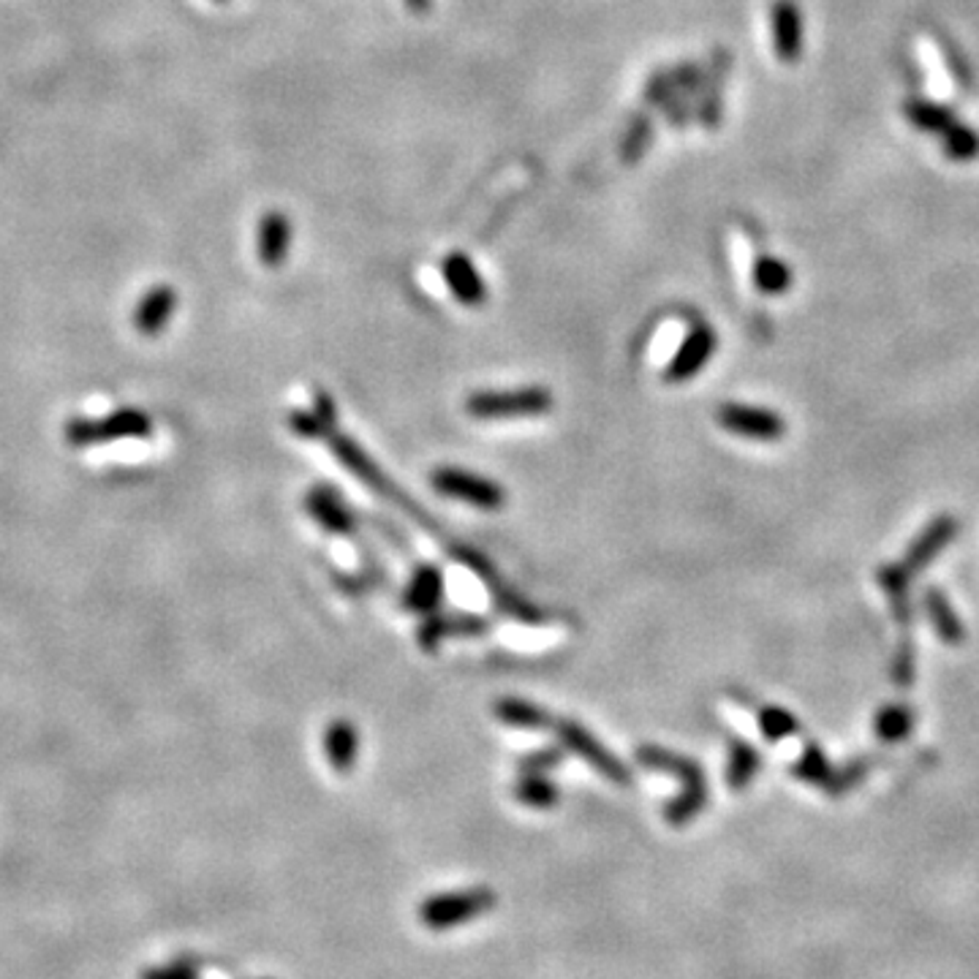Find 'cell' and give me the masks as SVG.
<instances>
[{
	"label": "cell",
	"instance_id": "cell-1",
	"mask_svg": "<svg viewBox=\"0 0 979 979\" xmlns=\"http://www.w3.org/2000/svg\"><path fill=\"white\" fill-rule=\"evenodd\" d=\"M637 762L648 770H658V773H669L681 779L683 784L681 794L669 800L667 809H664V819H667L673 828H683V824L692 822L694 816L702 814V809H705L707 803V786H705V773H702L697 762L658 746H639Z\"/></svg>",
	"mask_w": 979,
	"mask_h": 979
},
{
	"label": "cell",
	"instance_id": "cell-2",
	"mask_svg": "<svg viewBox=\"0 0 979 979\" xmlns=\"http://www.w3.org/2000/svg\"><path fill=\"white\" fill-rule=\"evenodd\" d=\"M498 898L490 887H468V890L435 892L420 903V922L428 931H452L468 926L488 911L496 909Z\"/></svg>",
	"mask_w": 979,
	"mask_h": 979
},
{
	"label": "cell",
	"instance_id": "cell-3",
	"mask_svg": "<svg viewBox=\"0 0 979 979\" xmlns=\"http://www.w3.org/2000/svg\"><path fill=\"white\" fill-rule=\"evenodd\" d=\"M552 409V395L547 386H517V390H484L473 392L466 400L471 420H531Z\"/></svg>",
	"mask_w": 979,
	"mask_h": 979
},
{
	"label": "cell",
	"instance_id": "cell-4",
	"mask_svg": "<svg viewBox=\"0 0 979 979\" xmlns=\"http://www.w3.org/2000/svg\"><path fill=\"white\" fill-rule=\"evenodd\" d=\"M66 441L71 447H96V443L147 439L153 433V420L141 409H115L101 420L90 417H71L63 428Z\"/></svg>",
	"mask_w": 979,
	"mask_h": 979
},
{
	"label": "cell",
	"instance_id": "cell-5",
	"mask_svg": "<svg viewBox=\"0 0 979 979\" xmlns=\"http://www.w3.org/2000/svg\"><path fill=\"white\" fill-rule=\"evenodd\" d=\"M430 484L435 492L452 501H463L468 507L482 509V512H501L507 507V490L490 477L466 471L458 466H441L430 473Z\"/></svg>",
	"mask_w": 979,
	"mask_h": 979
},
{
	"label": "cell",
	"instance_id": "cell-6",
	"mask_svg": "<svg viewBox=\"0 0 979 979\" xmlns=\"http://www.w3.org/2000/svg\"><path fill=\"white\" fill-rule=\"evenodd\" d=\"M556 732H558L560 746L588 762V765L594 767L596 773L605 775V779H609L613 784H618V786L632 784V770L626 767L624 762H620L618 756H615L607 746H601L599 737H596L594 732L585 730L582 724L569 722V718H566V722L556 724Z\"/></svg>",
	"mask_w": 979,
	"mask_h": 979
},
{
	"label": "cell",
	"instance_id": "cell-7",
	"mask_svg": "<svg viewBox=\"0 0 979 979\" xmlns=\"http://www.w3.org/2000/svg\"><path fill=\"white\" fill-rule=\"evenodd\" d=\"M718 424L724 430H730L737 439L748 441H781L786 433V420L781 414H775L773 409H762V405H746V403H724L716 414Z\"/></svg>",
	"mask_w": 979,
	"mask_h": 979
},
{
	"label": "cell",
	"instance_id": "cell-8",
	"mask_svg": "<svg viewBox=\"0 0 979 979\" xmlns=\"http://www.w3.org/2000/svg\"><path fill=\"white\" fill-rule=\"evenodd\" d=\"M716 332L707 324H697L686 335V341L681 343V349L675 351V356L669 360L667 371H664V381L667 384H683V381H692L694 375L702 373V368L711 362V356L716 354Z\"/></svg>",
	"mask_w": 979,
	"mask_h": 979
},
{
	"label": "cell",
	"instance_id": "cell-9",
	"mask_svg": "<svg viewBox=\"0 0 979 979\" xmlns=\"http://www.w3.org/2000/svg\"><path fill=\"white\" fill-rule=\"evenodd\" d=\"M305 509L326 533H335V537H354L356 533L354 512L346 507L341 492L330 488V484L311 488V492L305 496Z\"/></svg>",
	"mask_w": 979,
	"mask_h": 979
},
{
	"label": "cell",
	"instance_id": "cell-10",
	"mask_svg": "<svg viewBox=\"0 0 979 979\" xmlns=\"http://www.w3.org/2000/svg\"><path fill=\"white\" fill-rule=\"evenodd\" d=\"M288 251H292V221L286 213L267 211L256 226L258 262L270 270H278L286 264Z\"/></svg>",
	"mask_w": 979,
	"mask_h": 979
},
{
	"label": "cell",
	"instance_id": "cell-11",
	"mask_svg": "<svg viewBox=\"0 0 979 979\" xmlns=\"http://www.w3.org/2000/svg\"><path fill=\"white\" fill-rule=\"evenodd\" d=\"M958 528L960 526L956 522V517H950V515H941V517H936V520L928 522L926 531L911 541V547L907 550V558H903V564H901L903 569H907L909 575H920V571L926 569V566L931 564L936 556H941V552L947 550V545L956 539Z\"/></svg>",
	"mask_w": 979,
	"mask_h": 979
},
{
	"label": "cell",
	"instance_id": "cell-12",
	"mask_svg": "<svg viewBox=\"0 0 979 979\" xmlns=\"http://www.w3.org/2000/svg\"><path fill=\"white\" fill-rule=\"evenodd\" d=\"M441 273L443 281H447L449 292H452L463 305L479 307L484 300H488V286H484L482 273H479L477 264L471 262V256L454 251V254L443 258Z\"/></svg>",
	"mask_w": 979,
	"mask_h": 979
},
{
	"label": "cell",
	"instance_id": "cell-13",
	"mask_svg": "<svg viewBox=\"0 0 979 979\" xmlns=\"http://www.w3.org/2000/svg\"><path fill=\"white\" fill-rule=\"evenodd\" d=\"M443 588H447V580H443V571L439 566L420 564L403 590V607L409 609V613L424 615V618H428V615L439 613L443 594H447Z\"/></svg>",
	"mask_w": 979,
	"mask_h": 979
},
{
	"label": "cell",
	"instance_id": "cell-14",
	"mask_svg": "<svg viewBox=\"0 0 979 979\" xmlns=\"http://www.w3.org/2000/svg\"><path fill=\"white\" fill-rule=\"evenodd\" d=\"M177 292L166 283H158L150 292H145V297L139 300L137 311H134V326H137L139 335L156 337L166 330V324L172 322V316L177 313Z\"/></svg>",
	"mask_w": 979,
	"mask_h": 979
},
{
	"label": "cell",
	"instance_id": "cell-15",
	"mask_svg": "<svg viewBox=\"0 0 979 979\" xmlns=\"http://www.w3.org/2000/svg\"><path fill=\"white\" fill-rule=\"evenodd\" d=\"M490 629V624L477 615H441L433 613L424 618L420 626V645L424 650L439 648L447 637H473V634H484Z\"/></svg>",
	"mask_w": 979,
	"mask_h": 979
},
{
	"label": "cell",
	"instance_id": "cell-16",
	"mask_svg": "<svg viewBox=\"0 0 979 979\" xmlns=\"http://www.w3.org/2000/svg\"><path fill=\"white\" fill-rule=\"evenodd\" d=\"M773 47L786 63H794L803 52V17L794 0H779L773 6Z\"/></svg>",
	"mask_w": 979,
	"mask_h": 979
},
{
	"label": "cell",
	"instance_id": "cell-17",
	"mask_svg": "<svg viewBox=\"0 0 979 979\" xmlns=\"http://www.w3.org/2000/svg\"><path fill=\"white\" fill-rule=\"evenodd\" d=\"M324 754L330 767L335 773L346 775L354 770L356 756H360V732L349 718H335L324 730Z\"/></svg>",
	"mask_w": 979,
	"mask_h": 979
},
{
	"label": "cell",
	"instance_id": "cell-18",
	"mask_svg": "<svg viewBox=\"0 0 979 979\" xmlns=\"http://www.w3.org/2000/svg\"><path fill=\"white\" fill-rule=\"evenodd\" d=\"M492 713H496L498 722L515 726V730H547V726H552L550 713L528 699H515V697L498 699L496 705H492Z\"/></svg>",
	"mask_w": 979,
	"mask_h": 979
},
{
	"label": "cell",
	"instance_id": "cell-19",
	"mask_svg": "<svg viewBox=\"0 0 979 979\" xmlns=\"http://www.w3.org/2000/svg\"><path fill=\"white\" fill-rule=\"evenodd\" d=\"M926 609H928V618H931L936 634L941 637V643L947 645H960L966 639V626L963 620L958 618V613L952 609L950 599L941 594L939 588H931L926 594Z\"/></svg>",
	"mask_w": 979,
	"mask_h": 979
},
{
	"label": "cell",
	"instance_id": "cell-20",
	"mask_svg": "<svg viewBox=\"0 0 979 979\" xmlns=\"http://www.w3.org/2000/svg\"><path fill=\"white\" fill-rule=\"evenodd\" d=\"M515 800L526 809L552 811L560 800V790L547 779V773H520L515 784Z\"/></svg>",
	"mask_w": 979,
	"mask_h": 979
},
{
	"label": "cell",
	"instance_id": "cell-21",
	"mask_svg": "<svg viewBox=\"0 0 979 979\" xmlns=\"http://www.w3.org/2000/svg\"><path fill=\"white\" fill-rule=\"evenodd\" d=\"M288 424H292V430L300 439H326L335 430V403H332L330 395H319L316 409L294 411Z\"/></svg>",
	"mask_w": 979,
	"mask_h": 979
},
{
	"label": "cell",
	"instance_id": "cell-22",
	"mask_svg": "<svg viewBox=\"0 0 979 979\" xmlns=\"http://www.w3.org/2000/svg\"><path fill=\"white\" fill-rule=\"evenodd\" d=\"M909 580H911V575L907 569H903L901 564H895V566L887 564V566H882V569H879V585H882L887 599H890L892 615H895L901 624H909L911 620Z\"/></svg>",
	"mask_w": 979,
	"mask_h": 979
},
{
	"label": "cell",
	"instance_id": "cell-23",
	"mask_svg": "<svg viewBox=\"0 0 979 979\" xmlns=\"http://www.w3.org/2000/svg\"><path fill=\"white\" fill-rule=\"evenodd\" d=\"M760 773V754L754 746H748L746 741H732L730 743V765H726V781H730V790L743 792L748 790V784L754 781V775Z\"/></svg>",
	"mask_w": 979,
	"mask_h": 979
},
{
	"label": "cell",
	"instance_id": "cell-24",
	"mask_svg": "<svg viewBox=\"0 0 979 979\" xmlns=\"http://www.w3.org/2000/svg\"><path fill=\"white\" fill-rule=\"evenodd\" d=\"M792 773L797 775L800 781H809V784H816V786H822V790L833 792L835 773H839V770L830 767L828 756L822 754V748L809 746L803 751V754H800V760L794 762Z\"/></svg>",
	"mask_w": 979,
	"mask_h": 979
},
{
	"label": "cell",
	"instance_id": "cell-25",
	"mask_svg": "<svg viewBox=\"0 0 979 979\" xmlns=\"http://www.w3.org/2000/svg\"><path fill=\"white\" fill-rule=\"evenodd\" d=\"M903 115L909 117V123H914L917 128L928 134H947L956 126V117H952L950 109L931 101H907Z\"/></svg>",
	"mask_w": 979,
	"mask_h": 979
},
{
	"label": "cell",
	"instance_id": "cell-26",
	"mask_svg": "<svg viewBox=\"0 0 979 979\" xmlns=\"http://www.w3.org/2000/svg\"><path fill=\"white\" fill-rule=\"evenodd\" d=\"M754 283L762 294H784L792 286V270L781 258L760 256L754 264Z\"/></svg>",
	"mask_w": 979,
	"mask_h": 979
},
{
	"label": "cell",
	"instance_id": "cell-27",
	"mask_svg": "<svg viewBox=\"0 0 979 979\" xmlns=\"http://www.w3.org/2000/svg\"><path fill=\"white\" fill-rule=\"evenodd\" d=\"M914 730V713L907 705H887L877 716V735L884 743H901Z\"/></svg>",
	"mask_w": 979,
	"mask_h": 979
},
{
	"label": "cell",
	"instance_id": "cell-28",
	"mask_svg": "<svg viewBox=\"0 0 979 979\" xmlns=\"http://www.w3.org/2000/svg\"><path fill=\"white\" fill-rule=\"evenodd\" d=\"M756 722H760L762 735H765L770 743H779V741H784V737L797 735L800 732L797 718H794L790 711H784V707H779V705L762 707L760 716H756Z\"/></svg>",
	"mask_w": 979,
	"mask_h": 979
},
{
	"label": "cell",
	"instance_id": "cell-29",
	"mask_svg": "<svg viewBox=\"0 0 979 979\" xmlns=\"http://www.w3.org/2000/svg\"><path fill=\"white\" fill-rule=\"evenodd\" d=\"M944 153L947 158H952V161H969V158H975L979 153V137L971 131V128L958 126L956 123V126L944 134Z\"/></svg>",
	"mask_w": 979,
	"mask_h": 979
},
{
	"label": "cell",
	"instance_id": "cell-30",
	"mask_svg": "<svg viewBox=\"0 0 979 979\" xmlns=\"http://www.w3.org/2000/svg\"><path fill=\"white\" fill-rule=\"evenodd\" d=\"M139 979H202V975L190 960H169V963L145 969Z\"/></svg>",
	"mask_w": 979,
	"mask_h": 979
},
{
	"label": "cell",
	"instance_id": "cell-31",
	"mask_svg": "<svg viewBox=\"0 0 979 979\" xmlns=\"http://www.w3.org/2000/svg\"><path fill=\"white\" fill-rule=\"evenodd\" d=\"M564 760V748H545L520 760V773H550Z\"/></svg>",
	"mask_w": 979,
	"mask_h": 979
},
{
	"label": "cell",
	"instance_id": "cell-32",
	"mask_svg": "<svg viewBox=\"0 0 979 979\" xmlns=\"http://www.w3.org/2000/svg\"><path fill=\"white\" fill-rule=\"evenodd\" d=\"M892 681L901 683V686H909L914 681V650H911V645H903L898 650L895 662H892Z\"/></svg>",
	"mask_w": 979,
	"mask_h": 979
},
{
	"label": "cell",
	"instance_id": "cell-33",
	"mask_svg": "<svg viewBox=\"0 0 979 979\" xmlns=\"http://www.w3.org/2000/svg\"><path fill=\"white\" fill-rule=\"evenodd\" d=\"M430 3H433V0H405V6H409L411 11H417V14H424V11L430 9Z\"/></svg>",
	"mask_w": 979,
	"mask_h": 979
},
{
	"label": "cell",
	"instance_id": "cell-34",
	"mask_svg": "<svg viewBox=\"0 0 979 979\" xmlns=\"http://www.w3.org/2000/svg\"><path fill=\"white\" fill-rule=\"evenodd\" d=\"M215 3H226V0H215Z\"/></svg>",
	"mask_w": 979,
	"mask_h": 979
}]
</instances>
